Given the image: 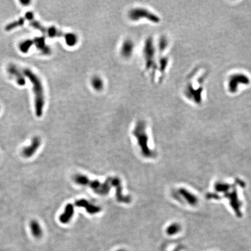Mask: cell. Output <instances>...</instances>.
I'll return each instance as SVG.
<instances>
[{
  "instance_id": "6da1fadb",
  "label": "cell",
  "mask_w": 251,
  "mask_h": 251,
  "mask_svg": "<svg viewBox=\"0 0 251 251\" xmlns=\"http://www.w3.org/2000/svg\"><path fill=\"white\" fill-rule=\"evenodd\" d=\"M24 75L26 76L32 84L33 90L34 95V105L36 116L40 118L43 113L45 98L44 88L40 79L30 69L23 70Z\"/></svg>"
},
{
  "instance_id": "7a4b0ae2",
  "label": "cell",
  "mask_w": 251,
  "mask_h": 251,
  "mask_svg": "<svg viewBox=\"0 0 251 251\" xmlns=\"http://www.w3.org/2000/svg\"><path fill=\"white\" fill-rule=\"evenodd\" d=\"M30 25L34 29L41 31L44 34H46L51 38L63 37L66 41V43L69 46H73L77 42V37L73 33H65L58 29L56 27L51 26L45 27L42 25L40 22L36 20L34 18L30 19Z\"/></svg>"
},
{
  "instance_id": "3957f363",
  "label": "cell",
  "mask_w": 251,
  "mask_h": 251,
  "mask_svg": "<svg viewBox=\"0 0 251 251\" xmlns=\"http://www.w3.org/2000/svg\"><path fill=\"white\" fill-rule=\"evenodd\" d=\"M73 180L76 184L83 186H88L95 193L101 195L108 194L111 187V177H108L105 182L101 183L98 180H91L85 175L77 174L74 176Z\"/></svg>"
},
{
  "instance_id": "277c9868",
  "label": "cell",
  "mask_w": 251,
  "mask_h": 251,
  "mask_svg": "<svg viewBox=\"0 0 251 251\" xmlns=\"http://www.w3.org/2000/svg\"><path fill=\"white\" fill-rule=\"evenodd\" d=\"M133 134L137 139L143 155L146 157H154V152L151 151L148 146V138L146 133V124L144 121H138L133 130Z\"/></svg>"
},
{
  "instance_id": "5b68a950",
  "label": "cell",
  "mask_w": 251,
  "mask_h": 251,
  "mask_svg": "<svg viewBox=\"0 0 251 251\" xmlns=\"http://www.w3.org/2000/svg\"><path fill=\"white\" fill-rule=\"evenodd\" d=\"M129 17L133 21H137L141 18H146L151 22H157L159 19L155 15L148 11L147 9L137 8L133 9L129 12Z\"/></svg>"
},
{
  "instance_id": "8992f818",
  "label": "cell",
  "mask_w": 251,
  "mask_h": 251,
  "mask_svg": "<svg viewBox=\"0 0 251 251\" xmlns=\"http://www.w3.org/2000/svg\"><path fill=\"white\" fill-rule=\"evenodd\" d=\"M111 185L116 188V197L117 201L122 203H129L132 201L131 196L122 194V182L118 177H111Z\"/></svg>"
},
{
  "instance_id": "52a82bcc",
  "label": "cell",
  "mask_w": 251,
  "mask_h": 251,
  "mask_svg": "<svg viewBox=\"0 0 251 251\" xmlns=\"http://www.w3.org/2000/svg\"><path fill=\"white\" fill-rule=\"evenodd\" d=\"M41 145V139L38 137H34L31 140V144L23 148L22 155L26 158H29L32 157L36 152L37 151Z\"/></svg>"
},
{
  "instance_id": "ba28073f",
  "label": "cell",
  "mask_w": 251,
  "mask_h": 251,
  "mask_svg": "<svg viewBox=\"0 0 251 251\" xmlns=\"http://www.w3.org/2000/svg\"><path fill=\"white\" fill-rule=\"evenodd\" d=\"M144 55L146 61V66L148 69L154 67L153 58L154 57V49L153 47L152 41L151 38L148 39L145 44Z\"/></svg>"
},
{
  "instance_id": "9c48e42d",
  "label": "cell",
  "mask_w": 251,
  "mask_h": 251,
  "mask_svg": "<svg viewBox=\"0 0 251 251\" xmlns=\"http://www.w3.org/2000/svg\"><path fill=\"white\" fill-rule=\"evenodd\" d=\"M75 205L78 207L85 208L88 214H98L101 210V208L100 207L95 206L84 199H81L76 201Z\"/></svg>"
},
{
  "instance_id": "30bf717a",
  "label": "cell",
  "mask_w": 251,
  "mask_h": 251,
  "mask_svg": "<svg viewBox=\"0 0 251 251\" xmlns=\"http://www.w3.org/2000/svg\"><path fill=\"white\" fill-rule=\"evenodd\" d=\"M75 212L74 207L72 204L68 203L65 207L64 212L59 216V221L63 224H67L71 220Z\"/></svg>"
},
{
  "instance_id": "8fae6325",
  "label": "cell",
  "mask_w": 251,
  "mask_h": 251,
  "mask_svg": "<svg viewBox=\"0 0 251 251\" xmlns=\"http://www.w3.org/2000/svg\"><path fill=\"white\" fill-rule=\"evenodd\" d=\"M7 70L11 75L15 77L16 80L19 86H24L25 84L26 80L25 77L20 73V72L15 66L13 65H9Z\"/></svg>"
},
{
  "instance_id": "7c38bea8",
  "label": "cell",
  "mask_w": 251,
  "mask_h": 251,
  "mask_svg": "<svg viewBox=\"0 0 251 251\" xmlns=\"http://www.w3.org/2000/svg\"><path fill=\"white\" fill-rule=\"evenodd\" d=\"M30 228L31 234L34 238L40 239L43 235V230L37 220H32L30 221Z\"/></svg>"
},
{
  "instance_id": "4fadbf2b",
  "label": "cell",
  "mask_w": 251,
  "mask_h": 251,
  "mask_svg": "<svg viewBox=\"0 0 251 251\" xmlns=\"http://www.w3.org/2000/svg\"><path fill=\"white\" fill-rule=\"evenodd\" d=\"M133 51V44L131 41L126 40L122 45L121 49L122 55L125 58H128L132 55Z\"/></svg>"
},
{
  "instance_id": "5bb4252c",
  "label": "cell",
  "mask_w": 251,
  "mask_h": 251,
  "mask_svg": "<svg viewBox=\"0 0 251 251\" xmlns=\"http://www.w3.org/2000/svg\"><path fill=\"white\" fill-rule=\"evenodd\" d=\"M91 85L97 91H101L104 87V82L100 77L95 76L91 80Z\"/></svg>"
},
{
  "instance_id": "9a60e30c",
  "label": "cell",
  "mask_w": 251,
  "mask_h": 251,
  "mask_svg": "<svg viewBox=\"0 0 251 251\" xmlns=\"http://www.w3.org/2000/svg\"><path fill=\"white\" fill-rule=\"evenodd\" d=\"M25 22V19L23 18H21L20 19L14 21L12 23L8 24V25L6 26L5 27V30L6 31H11L13 30V29H15L17 27H19L23 25L24 23Z\"/></svg>"
},
{
  "instance_id": "2e32d148",
  "label": "cell",
  "mask_w": 251,
  "mask_h": 251,
  "mask_svg": "<svg viewBox=\"0 0 251 251\" xmlns=\"http://www.w3.org/2000/svg\"><path fill=\"white\" fill-rule=\"evenodd\" d=\"M33 44V40H28L22 42L21 44H20V46H19L20 50L22 52L26 53L30 49V48L31 47V46Z\"/></svg>"
},
{
  "instance_id": "e0dca14e",
  "label": "cell",
  "mask_w": 251,
  "mask_h": 251,
  "mask_svg": "<svg viewBox=\"0 0 251 251\" xmlns=\"http://www.w3.org/2000/svg\"><path fill=\"white\" fill-rule=\"evenodd\" d=\"M180 229V227L177 225H171L167 228L166 233L169 235H174L179 232Z\"/></svg>"
},
{
  "instance_id": "ac0fdd59",
  "label": "cell",
  "mask_w": 251,
  "mask_h": 251,
  "mask_svg": "<svg viewBox=\"0 0 251 251\" xmlns=\"http://www.w3.org/2000/svg\"><path fill=\"white\" fill-rule=\"evenodd\" d=\"M20 2L23 5H28L29 4L30 2V1H20Z\"/></svg>"
},
{
  "instance_id": "d6986e66",
  "label": "cell",
  "mask_w": 251,
  "mask_h": 251,
  "mask_svg": "<svg viewBox=\"0 0 251 251\" xmlns=\"http://www.w3.org/2000/svg\"><path fill=\"white\" fill-rule=\"evenodd\" d=\"M125 251V250H124V249H118V250H117V251Z\"/></svg>"
}]
</instances>
